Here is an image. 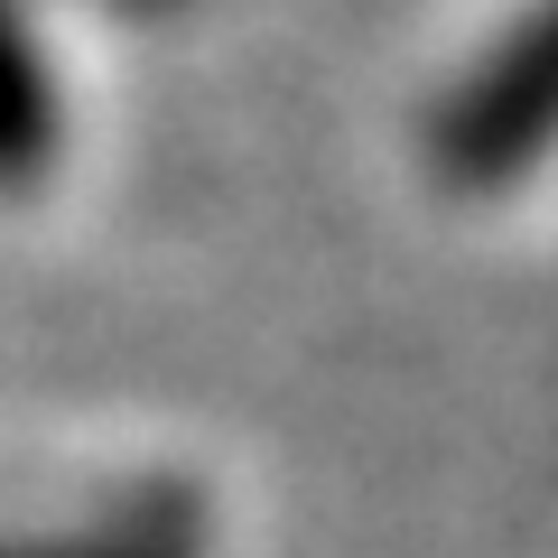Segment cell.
I'll use <instances>...</instances> for the list:
<instances>
[{
  "instance_id": "6da1fadb",
  "label": "cell",
  "mask_w": 558,
  "mask_h": 558,
  "mask_svg": "<svg viewBox=\"0 0 558 558\" xmlns=\"http://www.w3.org/2000/svg\"><path fill=\"white\" fill-rule=\"evenodd\" d=\"M47 149H57V112H47V65H38V47H28L20 10L0 0V196L38 178V168H47Z\"/></svg>"
},
{
  "instance_id": "7a4b0ae2",
  "label": "cell",
  "mask_w": 558,
  "mask_h": 558,
  "mask_svg": "<svg viewBox=\"0 0 558 558\" xmlns=\"http://www.w3.org/2000/svg\"><path fill=\"white\" fill-rule=\"evenodd\" d=\"M0 558H178V539H149V531H102V539H47V549H0Z\"/></svg>"
}]
</instances>
